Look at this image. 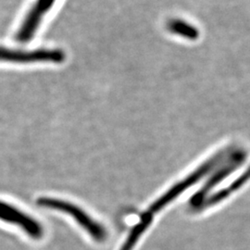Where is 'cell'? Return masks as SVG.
Instances as JSON below:
<instances>
[{"label":"cell","instance_id":"1","mask_svg":"<svg viewBox=\"0 0 250 250\" xmlns=\"http://www.w3.org/2000/svg\"><path fill=\"white\" fill-rule=\"evenodd\" d=\"M38 204L43 207L62 210L67 214L72 215V217L87 231L95 240L99 242L105 240L107 233L105 232L104 228L101 225L97 224L94 220L89 218V216L84 211H83L78 207L65 201L54 199V198H46V197L40 198L38 200Z\"/></svg>","mask_w":250,"mask_h":250},{"label":"cell","instance_id":"3","mask_svg":"<svg viewBox=\"0 0 250 250\" xmlns=\"http://www.w3.org/2000/svg\"><path fill=\"white\" fill-rule=\"evenodd\" d=\"M56 0H36L27 13L26 17L19 28L16 40L20 43H28L36 35L38 27L45 14L51 9Z\"/></svg>","mask_w":250,"mask_h":250},{"label":"cell","instance_id":"5","mask_svg":"<svg viewBox=\"0 0 250 250\" xmlns=\"http://www.w3.org/2000/svg\"><path fill=\"white\" fill-rule=\"evenodd\" d=\"M211 162H207L203 166H201L199 169H197L196 171H194L191 175H189L188 178L185 179L183 182L179 183L173 188L170 189L166 194H164L162 197H160L158 200H156L151 207L148 208L146 211L147 213L151 214L153 216L154 213H157L162 209L165 206L169 204L172 199L179 196L182 192H184L187 188H189L191 185L195 184L198 179L202 177L205 174L206 171L210 168Z\"/></svg>","mask_w":250,"mask_h":250},{"label":"cell","instance_id":"4","mask_svg":"<svg viewBox=\"0 0 250 250\" xmlns=\"http://www.w3.org/2000/svg\"><path fill=\"white\" fill-rule=\"evenodd\" d=\"M0 220L8 224L19 226L34 238H40L43 234L41 225L29 215L19 210L15 207L0 200Z\"/></svg>","mask_w":250,"mask_h":250},{"label":"cell","instance_id":"6","mask_svg":"<svg viewBox=\"0 0 250 250\" xmlns=\"http://www.w3.org/2000/svg\"><path fill=\"white\" fill-rule=\"evenodd\" d=\"M167 28L170 33L186 38L196 39L198 36V32L195 27L181 20H170Z\"/></svg>","mask_w":250,"mask_h":250},{"label":"cell","instance_id":"2","mask_svg":"<svg viewBox=\"0 0 250 250\" xmlns=\"http://www.w3.org/2000/svg\"><path fill=\"white\" fill-rule=\"evenodd\" d=\"M66 54L61 49H36L32 51L15 50L0 46V62L13 63H62Z\"/></svg>","mask_w":250,"mask_h":250}]
</instances>
